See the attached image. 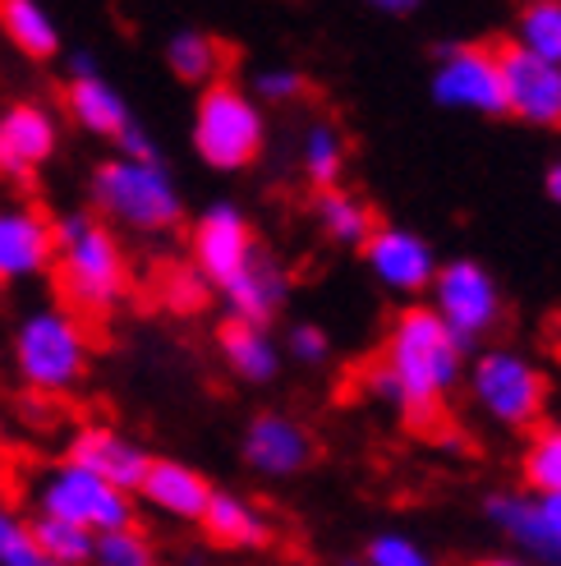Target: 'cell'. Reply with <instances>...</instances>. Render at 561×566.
Instances as JSON below:
<instances>
[{"label":"cell","instance_id":"6da1fadb","mask_svg":"<svg viewBox=\"0 0 561 566\" xmlns=\"http://www.w3.org/2000/svg\"><path fill=\"white\" fill-rule=\"evenodd\" d=\"M461 359L465 342L442 323L437 308H410L391 327L387 355L369 369V391L410 410L414 419H428L442 396L456 387Z\"/></svg>","mask_w":561,"mask_h":566},{"label":"cell","instance_id":"7a4b0ae2","mask_svg":"<svg viewBox=\"0 0 561 566\" xmlns=\"http://www.w3.org/2000/svg\"><path fill=\"white\" fill-rule=\"evenodd\" d=\"M55 286L70 300L74 314L106 318L120 308L129 291V259L116 231L93 212H70L55 221V253H51Z\"/></svg>","mask_w":561,"mask_h":566},{"label":"cell","instance_id":"3957f363","mask_svg":"<svg viewBox=\"0 0 561 566\" xmlns=\"http://www.w3.org/2000/svg\"><path fill=\"white\" fill-rule=\"evenodd\" d=\"M14 374L23 378L28 391L42 396H65L88 378V359L93 342L83 314L74 308H33L19 327H14Z\"/></svg>","mask_w":561,"mask_h":566},{"label":"cell","instance_id":"277c9868","mask_svg":"<svg viewBox=\"0 0 561 566\" xmlns=\"http://www.w3.org/2000/svg\"><path fill=\"white\" fill-rule=\"evenodd\" d=\"M93 203L106 221L125 226V231L138 235H161L180 221L184 203H180V189L166 171L161 157H110L97 166L93 176Z\"/></svg>","mask_w":561,"mask_h":566},{"label":"cell","instance_id":"5b68a950","mask_svg":"<svg viewBox=\"0 0 561 566\" xmlns=\"http://www.w3.org/2000/svg\"><path fill=\"white\" fill-rule=\"evenodd\" d=\"M263 106L231 83H208L193 111V148L212 171H244L263 153Z\"/></svg>","mask_w":561,"mask_h":566},{"label":"cell","instance_id":"8992f818","mask_svg":"<svg viewBox=\"0 0 561 566\" xmlns=\"http://www.w3.org/2000/svg\"><path fill=\"white\" fill-rule=\"evenodd\" d=\"M33 506L42 516H61V521H74L83 530H116V525H129L134 521V506H129V493L116 489L110 479L93 474L88 465L78 461H61L42 470L38 489H33Z\"/></svg>","mask_w":561,"mask_h":566},{"label":"cell","instance_id":"52a82bcc","mask_svg":"<svg viewBox=\"0 0 561 566\" xmlns=\"http://www.w3.org/2000/svg\"><path fill=\"white\" fill-rule=\"evenodd\" d=\"M469 387H474V401L479 410L497 423H511V429H525L529 419H539L543 410V374L534 359H525L520 350H488L479 355L469 374Z\"/></svg>","mask_w":561,"mask_h":566},{"label":"cell","instance_id":"ba28073f","mask_svg":"<svg viewBox=\"0 0 561 566\" xmlns=\"http://www.w3.org/2000/svg\"><path fill=\"white\" fill-rule=\"evenodd\" d=\"M428 291H433V308L442 314V323L452 327L465 346L474 342V336H484L497 323V314H501L497 281L474 259L442 263L433 272V281H428Z\"/></svg>","mask_w":561,"mask_h":566},{"label":"cell","instance_id":"9c48e42d","mask_svg":"<svg viewBox=\"0 0 561 566\" xmlns=\"http://www.w3.org/2000/svg\"><path fill=\"white\" fill-rule=\"evenodd\" d=\"M433 97L452 111L474 116H507L501 93V61L484 46H452L433 70Z\"/></svg>","mask_w":561,"mask_h":566},{"label":"cell","instance_id":"30bf717a","mask_svg":"<svg viewBox=\"0 0 561 566\" xmlns=\"http://www.w3.org/2000/svg\"><path fill=\"white\" fill-rule=\"evenodd\" d=\"M61 148V120L42 102L0 106V180L28 185Z\"/></svg>","mask_w":561,"mask_h":566},{"label":"cell","instance_id":"8fae6325","mask_svg":"<svg viewBox=\"0 0 561 566\" xmlns=\"http://www.w3.org/2000/svg\"><path fill=\"white\" fill-rule=\"evenodd\" d=\"M501 61V93L507 111L529 125H561V65L525 51L520 42L497 55Z\"/></svg>","mask_w":561,"mask_h":566},{"label":"cell","instance_id":"7c38bea8","mask_svg":"<svg viewBox=\"0 0 561 566\" xmlns=\"http://www.w3.org/2000/svg\"><path fill=\"white\" fill-rule=\"evenodd\" d=\"M258 244H254V231L235 203H212L199 226H193V268L208 276V286H226V281L254 259Z\"/></svg>","mask_w":561,"mask_h":566},{"label":"cell","instance_id":"4fadbf2b","mask_svg":"<svg viewBox=\"0 0 561 566\" xmlns=\"http://www.w3.org/2000/svg\"><path fill=\"white\" fill-rule=\"evenodd\" d=\"M55 253V221L42 217L28 203H6L0 208V286H19L51 272Z\"/></svg>","mask_w":561,"mask_h":566},{"label":"cell","instance_id":"5bb4252c","mask_svg":"<svg viewBox=\"0 0 561 566\" xmlns=\"http://www.w3.org/2000/svg\"><path fill=\"white\" fill-rule=\"evenodd\" d=\"M363 253H369V268L382 286L401 291V295L428 291V281L437 272L433 244L424 235L405 231V226H373V231L363 235Z\"/></svg>","mask_w":561,"mask_h":566},{"label":"cell","instance_id":"9a60e30c","mask_svg":"<svg viewBox=\"0 0 561 566\" xmlns=\"http://www.w3.org/2000/svg\"><path fill=\"white\" fill-rule=\"evenodd\" d=\"M70 461L88 465L93 474L110 479V484L125 489V493H138V479H144L152 457L129 433L110 429V423H83V429L70 438Z\"/></svg>","mask_w":561,"mask_h":566},{"label":"cell","instance_id":"2e32d148","mask_svg":"<svg viewBox=\"0 0 561 566\" xmlns=\"http://www.w3.org/2000/svg\"><path fill=\"white\" fill-rule=\"evenodd\" d=\"M244 461L267 479L299 474L308 461H314V438L286 415H258L244 433Z\"/></svg>","mask_w":561,"mask_h":566},{"label":"cell","instance_id":"e0dca14e","mask_svg":"<svg viewBox=\"0 0 561 566\" xmlns=\"http://www.w3.org/2000/svg\"><path fill=\"white\" fill-rule=\"evenodd\" d=\"M138 493H144V502L161 516L199 521L208 497H212V484L184 461H148L144 479H138Z\"/></svg>","mask_w":561,"mask_h":566},{"label":"cell","instance_id":"ac0fdd59","mask_svg":"<svg viewBox=\"0 0 561 566\" xmlns=\"http://www.w3.org/2000/svg\"><path fill=\"white\" fill-rule=\"evenodd\" d=\"M290 295V281L286 272H280L272 259H263V253H254L226 286H221V300H226L231 318H248V323H267L280 314V304H286Z\"/></svg>","mask_w":561,"mask_h":566},{"label":"cell","instance_id":"d6986e66","mask_svg":"<svg viewBox=\"0 0 561 566\" xmlns=\"http://www.w3.org/2000/svg\"><path fill=\"white\" fill-rule=\"evenodd\" d=\"M65 106H70V120L78 129H88L97 138H116L134 116H129V102L110 88L102 74H83V78H70L65 88Z\"/></svg>","mask_w":561,"mask_h":566},{"label":"cell","instance_id":"ffe728a7","mask_svg":"<svg viewBox=\"0 0 561 566\" xmlns=\"http://www.w3.org/2000/svg\"><path fill=\"white\" fill-rule=\"evenodd\" d=\"M199 525L208 530V539L221 548H263L267 544V516L240 493H212Z\"/></svg>","mask_w":561,"mask_h":566},{"label":"cell","instance_id":"44dd1931","mask_svg":"<svg viewBox=\"0 0 561 566\" xmlns=\"http://www.w3.org/2000/svg\"><path fill=\"white\" fill-rule=\"evenodd\" d=\"M0 33L6 42L28 55V61H51L61 55V28L42 0H0Z\"/></svg>","mask_w":561,"mask_h":566},{"label":"cell","instance_id":"7402d4cb","mask_svg":"<svg viewBox=\"0 0 561 566\" xmlns=\"http://www.w3.org/2000/svg\"><path fill=\"white\" fill-rule=\"evenodd\" d=\"M221 355H226V364L244 382H272L280 369L276 342L263 332V323H248V318H231V327L221 332Z\"/></svg>","mask_w":561,"mask_h":566},{"label":"cell","instance_id":"603a6c76","mask_svg":"<svg viewBox=\"0 0 561 566\" xmlns=\"http://www.w3.org/2000/svg\"><path fill=\"white\" fill-rule=\"evenodd\" d=\"M33 544L42 553V566H83L93 562V544L97 534L83 530L74 521H61V516H42L33 521Z\"/></svg>","mask_w":561,"mask_h":566},{"label":"cell","instance_id":"cb8c5ba5","mask_svg":"<svg viewBox=\"0 0 561 566\" xmlns=\"http://www.w3.org/2000/svg\"><path fill=\"white\" fill-rule=\"evenodd\" d=\"M166 65L184 83H212L221 74V46L199 33V28H180V33L166 42Z\"/></svg>","mask_w":561,"mask_h":566},{"label":"cell","instance_id":"d4e9b609","mask_svg":"<svg viewBox=\"0 0 561 566\" xmlns=\"http://www.w3.org/2000/svg\"><path fill=\"white\" fill-rule=\"evenodd\" d=\"M318 221H322V231H327L336 244H363V235L373 231L369 208H363L359 198L346 193V189H327V193L318 198Z\"/></svg>","mask_w":561,"mask_h":566},{"label":"cell","instance_id":"484cf974","mask_svg":"<svg viewBox=\"0 0 561 566\" xmlns=\"http://www.w3.org/2000/svg\"><path fill=\"white\" fill-rule=\"evenodd\" d=\"M341 166H346V138L336 134L331 125H308L304 134V171L314 185H336L341 180Z\"/></svg>","mask_w":561,"mask_h":566},{"label":"cell","instance_id":"4316f807","mask_svg":"<svg viewBox=\"0 0 561 566\" xmlns=\"http://www.w3.org/2000/svg\"><path fill=\"white\" fill-rule=\"evenodd\" d=\"M520 46L561 65V0H534L520 14Z\"/></svg>","mask_w":561,"mask_h":566},{"label":"cell","instance_id":"83f0119b","mask_svg":"<svg viewBox=\"0 0 561 566\" xmlns=\"http://www.w3.org/2000/svg\"><path fill=\"white\" fill-rule=\"evenodd\" d=\"M93 562H102V566H152L157 557H152L148 534L134 530V521H129V525H116V530H102L97 534Z\"/></svg>","mask_w":561,"mask_h":566},{"label":"cell","instance_id":"f1b7e54d","mask_svg":"<svg viewBox=\"0 0 561 566\" xmlns=\"http://www.w3.org/2000/svg\"><path fill=\"white\" fill-rule=\"evenodd\" d=\"M525 479L534 484V493H561V423L534 438L525 457Z\"/></svg>","mask_w":561,"mask_h":566},{"label":"cell","instance_id":"f546056e","mask_svg":"<svg viewBox=\"0 0 561 566\" xmlns=\"http://www.w3.org/2000/svg\"><path fill=\"white\" fill-rule=\"evenodd\" d=\"M0 566H42V553L33 544V525L14 512L6 497H0Z\"/></svg>","mask_w":561,"mask_h":566},{"label":"cell","instance_id":"4dcf8cb0","mask_svg":"<svg viewBox=\"0 0 561 566\" xmlns=\"http://www.w3.org/2000/svg\"><path fill=\"white\" fill-rule=\"evenodd\" d=\"M369 562L373 566H428V553L414 539H405V534H378L369 544Z\"/></svg>","mask_w":561,"mask_h":566},{"label":"cell","instance_id":"1f68e13d","mask_svg":"<svg viewBox=\"0 0 561 566\" xmlns=\"http://www.w3.org/2000/svg\"><path fill=\"white\" fill-rule=\"evenodd\" d=\"M208 295V276L199 268H184V272H171L166 276V304L180 308V314H189V308H199Z\"/></svg>","mask_w":561,"mask_h":566},{"label":"cell","instance_id":"d6a6232c","mask_svg":"<svg viewBox=\"0 0 561 566\" xmlns=\"http://www.w3.org/2000/svg\"><path fill=\"white\" fill-rule=\"evenodd\" d=\"M254 88H258L263 102H295L304 93V78L295 70H263L254 78Z\"/></svg>","mask_w":561,"mask_h":566},{"label":"cell","instance_id":"836d02e7","mask_svg":"<svg viewBox=\"0 0 561 566\" xmlns=\"http://www.w3.org/2000/svg\"><path fill=\"white\" fill-rule=\"evenodd\" d=\"M290 355L304 364H322L327 359V332L322 327H295L290 332Z\"/></svg>","mask_w":561,"mask_h":566},{"label":"cell","instance_id":"e575fe53","mask_svg":"<svg viewBox=\"0 0 561 566\" xmlns=\"http://www.w3.org/2000/svg\"><path fill=\"white\" fill-rule=\"evenodd\" d=\"M116 148H120V153H129V157H161V153H157V144H152V134H148V129H138L134 120L116 134Z\"/></svg>","mask_w":561,"mask_h":566},{"label":"cell","instance_id":"d590c367","mask_svg":"<svg viewBox=\"0 0 561 566\" xmlns=\"http://www.w3.org/2000/svg\"><path fill=\"white\" fill-rule=\"evenodd\" d=\"M539 506H543V521H548V534L557 544V562H561V493H539Z\"/></svg>","mask_w":561,"mask_h":566},{"label":"cell","instance_id":"8d00e7d4","mask_svg":"<svg viewBox=\"0 0 561 566\" xmlns=\"http://www.w3.org/2000/svg\"><path fill=\"white\" fill-rule=\"evenodd\" d=\"M83 74H102L93 51H74V55H70V78H83Z\"/></svg>","mask_w":561,"mask_h":566},{"label":"cell","instance_id":"74e56055","mask_svg":"<svg viewBox=\"0 0 561 566\" xmlns=\"http://www.w3.org/2000/svg\"><path fill=\"white\" fill-rule=\"evenodd\" d=\"M369 6H373V10H382V14H410V10L419 6V0H369Z\"/></svg>","mask_w":561,"mask_h":566},{"label":"cell","instance_id":"f35d334b","mask_svg":"<svg viewBox=\"0 0 561 566\" xmlns=\"http://www.w3.org/2000/svg\"><path fill=\"white\" fill-rule=\"evenodd\" d=\"M548 193H552V203H561V157L552 161V171H548Z\"/></svg>","mask_w":561,"mask_h":566}]
</instances>
